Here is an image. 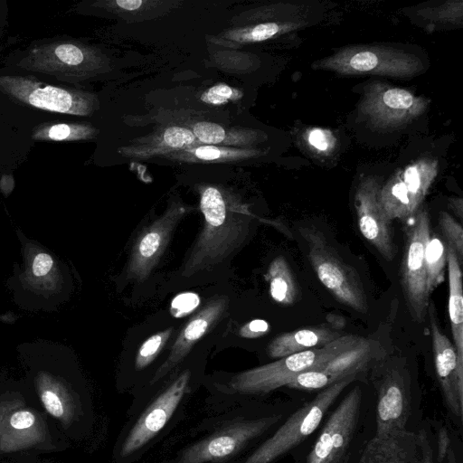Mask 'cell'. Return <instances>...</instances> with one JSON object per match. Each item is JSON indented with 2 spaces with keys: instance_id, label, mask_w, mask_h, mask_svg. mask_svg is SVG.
<instances>
[{
  "instance_id": "6da1fadb",
  "label": "cell",
  "mask_w": 463,
  "mask_h": 463,
  "mask_svg": "<svg viewBox=\"0 0 463 463\" xmlns=\"http://www.w3.org/2000/svg\"><path fill=\"white\" fill-rule=\"evenodd\" d=\"M200 208L204 224L181 269L184 279L222 263L244 241L250 226L248 207L216 186L201 191Z\"/></svg>"
},
{
  "instance_id": "7a4b0ae2",
  "label": "cell",
  "mask_w": 463,
  "mask_h": 463,
  "mask_svg": "<svg viewBox=\"0 0 463 463\" xmlns=\"http://www.w3.org/2000/svg\"><path fill=\"white\" fill-rule=\"evenodd\" d=\"M21 245L22 262H14L6 287L13 300L27 311H57L72 292L68 266L51 250L15 230Z\"/></svg>"
},
{
  "instance_id": "3957f363",
  "label": "cell",
  "mask_w": 463,
  "mask_h": 463,
  "mask_svg": "<svg viewBox=\"0 0 463 463\" xmlns=\"http://www.w3.org/2000/svg\"><path fill=\"white\" fill-rule=\"evenodd\" d=\"M363 339L364 337L356 335H340L326 345L296 353L243 371L231 379L229 388L239 393L270 392L282 386H288L299 373L326 363Z\"/></svg>"
},
{
  "instance_id": "277c9868",
  "label": "cell",
  "mask_w": 463,
  "mask_h": 463,
  "mask_svg": "<svg viewBox=\"0 0 463 463\" xmlns=\"http://www.w3.org/2000/svg\"><path fill=\"white\" fill-rule=\"evenodd\" d=\"M313 69L341 75L373 74L394 78H411L424 69L422 61L403 50L386 46L357 45L338 50L316 61Z\"/></svg>"
},
{
  "instance_id": "5b68a950",
  "label": "cell",
  "mask_w": 463,
  "mask_h": 463,
  "mask_svg": "<svg viewBox=\"0 0 463 463\" xmlns=\"http://www.w3.org/2000/svg\"><path fill=\"white\" fill-rule=\"evenodd\" d=\"M355 378L350 376L320 390L314 399L298 409L243 463H271L304 441L318 428L328 409Z\"/></svg>"
},
{
  "instance_id": "8992f818",
  "label": "cell",
  "mask_w": 463,
  "mask_h": 463,
  "mask_svg": "<svg viewBox=\"0 0 463 463\" xmlns=\"http://www.w3.org/2000/svg\"><path fill=\"white\" fill-rule=\"evenodd\" d=\"M103 63L102 56L92 47L76 42L56 41L31 47L17 66L74 83L97 74Z\"/></svg>"
},
{
  "instance_id": "52a82bcc",
  "label": "cell",
  "mask_w": 463,
  "mask_h": 463,
  "mask_svg": "<svg viewBox=\"0 0 463 463\" xmlns=\"http://www.w3.org/2000/svg\"><path fill=\"white\" fill-rule=\"evenodd\" d=\"M299 232L307 241L308 260L324 287L340 303L366 313V296L356 271L339 258L320 231L303 227Z\"/></svg>"
},
{
  "instance_id": "ba28073f",
  "label": "cell",
  "mask_w": 463,
  "mask_h": 463,
  "mask_svg": "<svg viewBox=\"0 0 463 463\" xmlns=\"http://www.w3.org/2000/svg\"><path fill=\"white\" fill-rule=\"evenodd\" d=\"M0 91L16 103L55 113L90 116L99 108L93 93L42 82L33 76H0Z\"/></svg>"
},
{
  "instance_id": "9c48e42d",
  "label": "cell",
  "mask_w": 463,
  "mask_h": 463,
  "mask_svg": "<svg viewBox=\"0 0 463 463\" xmlns=\"http://www.w3.org/2000/svg\"><path fill=\"white\" fill-rule=\"evenodd\" d=\"M406 227L400 277L402 293L411 317L422 322L430 302L427 288L426 247L430 235V216L419 209Z\"/></svg>"
},
{
  "instance_id": "30bf717a",
  "label": "cell",
  "mask_w": 463,
  "mask_h": 463,
  "mask_svg": "<svg viewBox=\"0 0 463 463\" xmlns=\"http://www.w3.org/2000/svg\"><path fill=\"white\" fill-rule=\"evenodd\" d=\"M429 107L430 99L424 97L382 81H373L364 90L358 115L370 127L391 131L411 123Z\"/></svg>"
},
{
  "instance_id": "8fae6325",
  "label": "cell",
  "mask_w": 463,
  "mask_h": 463,
  "mask_svg": "<svg viewBox=\"0 0 463 463\" xmlns=\"http://www.w3.org/2000/svg\"><path fill=\"white\" fill-rule=\"evenodd\" d=\"M438 168L437 159L420 158L397 170L381 187V203L391 221L411 217L419 210Z\"/></svg>"
},
{
  "instance_id": "7c38bea8",
  "label": "cell",
  "mask_w": 463,
  "mask_h": 463,
  "mask_svg": "<svg viewBox=\"0 0 463 463\" xmlns=\"http://www.w3.org/2000/svg\"><path fill=\"white\" fill-rule=\"evenodd\" d=\"M363 392L351 389L330 414L307 455V463H343L356 430Z\"/></svg>"
},
{
  "instance_id": "4fadbf2b",
  "label": "cell",
  "mask_w": 463,
  "mask_h": 463,
  "mask_svg": "<svg viewBox=\"0 0 463 463\" xmlns=\"http://www.w3.org/2000/svg\"><path fill=\"white\" fill-rule=\"evenodd\" d=\"M376 392L375 437L408 430L411 413V392L409 379L398 367L382 368L374 375Z\"/></svg>"
},
{
  "instance_id": "5bb4252c",
  "label": "cell",
  "mask_w": 463,
  "mask_h": 463,
  "mask_svg": "<svg viewBox=\"0 0 463 463\" xmlns=\"http://www.w3.org/2000/svg\"><path fill=\"white\" fill-rule=\"evenodd\" d=\"M279 416L234 422L190 446L176 463H208L226 458L275 424Z\"/></svg>"
},
{
  "instance_id": "9a60e30c",
  "label": "cell",
  "mask_w": 463,
  "mask_h": 463,
  "mask_svg": "<svg viewBox=\"0 0 463 463\" xmlns=\"http://www.w3.org/2000/svg\"><path fill=\"white\" fill-rule=\"evenodd\" d=\"M378 354L376 345L364 338L326 363L299 373L287 387L302 391L322 390L345 378L357 376L367 369Z\"/></svg>"
},
{
  "instance_id": "2e32d148",
  "label": "cell",
  "mask_w": 463,
  "mask_h": 463,
  "mask_svg": "<svg viewBox=\"0 0 463 463\" xmlns=\"http://www.w3.org/2000/svg\"><path fill=\"white\" fill-rule=\"evenodd\" d=\"M381 184L375 176H365L359 182L354 205L361 234L387 260L394 257L391 220L381 203Z\"/></svg>"
},
{
  "instance_id": "e0dca14e",
  "label": "cell",
  "mask_w": 463,
  "mask_h": 463,
  "mask_svg": "<svg viewBox=\"0 0 463 463\" xmlns=\"http://www.w3.org/2000/svg\"><path fill=\"white\" fill-rule=\"evenodd\" d=\"M185 212L184 206L172 204L142 232L135 241L128 262V279L141 281L148 277L163 254L174 228Z\"/></svg>"
},
{
  "instance_id": "ac0fdd59",
  "label": "cell",
  "mask_w": 463,
  "mask_h": 463,
  "mask_svg": "<svg viewBox=\"0 0 463 463\" xmlns=\"http://www.w3.org/2000/svg\"><path fill=\"white\" fill-rule=\"evenodd\" d=\"M190 372H183L146 408L126 438L120 451L127 457L152 439L166 424L184 395Z\"/></svg>"
},
{
  "instance_id": "d6986e66",
  "label": "cell",
  "mask_w": 463,
  "mask_h": 463,
  "mask_svg": "<svg viewBox=\"0 0 463 463\" xmlns=\"http://www.w3.org/2000/svg\"><path fill=\"white\" fill-rule=\"evenodd\" d=\"M427 312L431 330L435 370L442 396L450 412L460 420L463 411V379L458 375L457 354L453 344L440 330L431 300Z\"/></svg>"
},
{
  "instance_id": "ffe728a7",
  "label": "cell",
  "mask_w": 463,
  "mask_h": 463,
  "mask_svg": "<svg viewBox=\"0 0 463 463\" xmlns=\"http://www.w3.org/2000/svg\"><path fill=\"white\" fill-rule=\"evenodd\" d=\"M228 303L227 298L216 297L187 321L173 343L167 358L154 374L151 383L160 380L182 362L192 347L218 322L226 311Z\"/></svg>"
},
{
  "instance_id": "44dd1931",
  "label": "cell",
  "mask_w": 463,
  "mask_h": 463,
  "mask_svg": "<svg viewBox=\"0 0 463 463\" xmlns=\"http://www.w3.org/2000/svg\"><path fill=\"white\" fill-rule=\"evenodd\" d=\"M46 426L42 418L27 409H16L6 415L0 430V449L16 451L44 440Z\"/></svg>"
},
{
  "instance_id": "7402d4cb",
  "label": "cell",
  "mask_w": 463,
  "mask_h": 463,
  "mask_svg": "<svg viewBox=\"0 0 463 463\" xmlns=\"http://www.w3.org/2000/svg\"><path fill=\"white\" fill-rule=\"evenodd\" d=\"M447 264L449 271V315L453 345L457 354L458 372L459 377L463 379L462 271L461 264L449 246H447Z\"/></svg>"
},
{
  "instance_id": "603a6c76",
  "label": "cell",
  "mask_w": 463,
  "mask_h": 463,
  "mask_svg": "<svg viewBox=\"0 0 463 463\" xmlns=\"http://www.w3.org/2000/svg\"><path fill=\"white\" fill-rule=\"evenodd\" d=\"M340 334L326 326L301 328L281 334L275 337L268 346V354L271 358H282L296 353L320 347L335 340Z\"/></svg>"
},
{
  "instance_id": "cb8c5ba5",
  "label": "cell",
  "mask_w": 463,
  "mask_h": 463,
  "mask_svg": "<svg viewBox=\"0 0 463 463\" xmlns=\"http://www.w3.org/2000/svg\"><path fill=\"white\" fill-rule=\"evenodd\" d=\"M99 130L88 122H44L33 128L34 141L70 142L90 140Z\"/></svg>"
},
{
  "instance_id": "d4e9b609",
  "label": "cell",
  "mask_w": 463,
  "mask_h": 463,
  "mask_svg": "<svg viewBox=\"0 0 463 463\" xmlns=\"http://www.w3.org/2000/svg\"><path fill=\"white\" fill-rule=\"evenodd\" d=\"M266 279L273 300L285 306L292 305L297 301L298 288L291 269L283 256H279L270 262Z\"/></svg>"
},
{
  "instance_id": "484cf974",
  "label": "cell",
  "mask_w": 463,
  "mask_h": 463,
  "mask_svg": "<svg viewBox=\"0 0 463 463\" xmlns=\"http://www.w3.org/2000/svg\"><path fill=\"white\" fill-rule=\"evenodd\" d=\"M227 130L222 126L201 121L193 126L192 132L201 143L212 145L247 146L260 139V134L255 131Z\"/></svg>"
},
{
  "instance_id": "4316f807",
  "label": "cell",
  "mask_w": 463,
  "mask_h": 463,
  "mask_svg": "<svg viewBox=\"0 0 463 463\" xmlns=\"http://www.w3.org/2000/svg\"><path fill=\"white\" fill-rule=\"evenodd\" d=\"M196 143L194 133L185 128L173 126L165 128L159 136L154 137L147 146L141 148L144 156L159 152H175L192 147Z\"/></svg>"
},
{
  "instance_id": "83f0119b",
  "label": "cell",
  "mask_w": 463,
  "mask_h": 463,
  "mask_svg": "<svg viewBox=\"0 0 463 463\" xmlns=\"http://www.w3.org/2000/svg\"><path fill=\"white\" fill-rule=\"evenodd\" d=\"M306 26L307 22L302 19L267 22L240 30L232 37L239 43H257L299 30Z\"/></svg>"
},
{
  "instance_id": "f1b7e54d",
  "label": "cell",
  "mask_w": 463,
  "mask_h": 463,
  "mask_svg": "<svg viewBox=\"0 0 463 463\" xmlns=\"http://www.w3.org/2000/svg\"><path fill=\"white\" fill-rule=\"evenodd\" d=\"M427 288L430 293L443 281L447 264V246L437 234L430 235L426 247Z\"/></svg>"
},
{
  "instance_id": "f546056e",
  "label": "cell",
  "mask_w": 463,
  "mask_h": 463,
  "mask_svg": "<svg viewBox=\"0 0 463 463\" xmlns=\"http://www.w3.org/2000/svg\"><path fill=\"white\" fill-rule=\"evenodd\" d=\"M178 157L182 159H197L200 161H227L241 158H250L259 156V150L234 149L219 147L216 146H199L178 151Z\"/></svg>"
},
{
  "instance_id": "4dcf8cb0",
  "label": "cell",
  "mask_w": 463,
  "mask_h": 463,
  "mask_svg": "<svg viewBox=\"0 0 463 463\" xmlns=\"http://www.w3.org/2000/svg\"><path fill=\"white\" fill-rule=\"evenodd\" d=\"M418 15L432 24L461 26L463 2L462 0H452L437 7L420 8L418 11Z\"/></svg>"
},
{
  "instance_id": "1f68e13d",
  "label": "cell",
  "mask_w": 463,
  "mask_h": 463,
  "mask_svg": "<svg viewBox=\"0 0 463 463\" xmlns=\"http://www.w3.org/2000/svg\"><path fill=\"white\" fill-rule=\"evenodd\" d=\"M173 331V327H169L152 335L142 343L135 360V366L137 370L144 369L156 359L172 336Z\"/></svg>"
},
{
  "instance_id": "d6a6232c",
  "label": "cell",
  "mask_w": 463,
  "mask_h": 463,
  "mask_svg": "<svg viewBox=\"0 0 463 463\" xmlns=\"http://www.w3.org/2000/svg\"><path fill=\"white\" fill-rule=\"evenodd\" d=\"M438 224L445 244L454 250L461 264L463 260V228L461 223L447 212H441L439 215Z\"/></svg>"
},
{
  "instance_id": "836d02e7",
  "label": "cell",
  "mask_w": 463,
  "mask_h": 463,
  "mask_svg": "<svg viewBox=\"0 0 463 463\" xmlns=\"http://www.w3.org/2000/svg\"><path fill=\"white\" fill-rule=\"evenodd\" d=\"M304 138L310 149L318 154L326 155L332 152L336 145V139L333 132L322 128L307 129Z\"/></svg>"
},
{
  "instance_id": "e575fe53",
  "label": "cell",
  "mask_w": 463,
  "mask_h": 463,
  "mask_svg": "<svg viewBox=\"0 0 463 463\" xmlns=\"http://www.w3.org/2000/svg\"><path fill=\"white\" fill-rule=\"evenodd\" d=\"M200 304V298L194 292L177 295L172 301L171 313L176 317H182L194 312Z\"/></svg>"
},
{
  "instance_id": "d590c367",
  "label": "cell",
  "mask_w": 463,
  "mask_h": 463,
  "mask_svg": "<svg viewBox=\"0 0 463 463\" xmlns=\"http://www.w3.org/2000/svg\"><path fill=\"white\" fill-rule=\"evenodd\" d=\"M240 93L226 84H219L209 89L203 96L202 99L207 103L220 105L227 102L229 99H235Z\"/></svg>"
},
{
  "instance_id": "8d00e7d4",
  "label": "cell",
  "mask_w": 463,
  "mask_h": 463,
  "mask_svg": "<svg viewBox=\"0 0 463 463\" xmlns=\"http://www.w3.org/2000/svg\"><path fill=\"white\" fill-rule=\"evenodd\" d=\"M269 331V325L262 319H254L245 324L240 329V335L245 338H257Z\"/></svg>"
},
{
  "instance_id": "74e56055",
  "label": "cell",
  "mask_w": 463,
  "mask_h": 463,
  "mask_svg": "<svg viewBox=\"0 0 463 463\" xmlns=\"http://www.w3.org/2000/svg\"><path fill=\"white\" fill-rule=\"evenodd\" d=\"M450 447V438L448 430L440 427L437 437V460L443 463L448 456Z\"/></svg>"
},
{
  "instance_id": "f35d334b",
  "label": "cell",
  "mask_w": 463,
  "mask_h": 463,
  "mask_svg": "<svg viewBox=\"0 0 463 463\" xmlns=\"http://www.w3.org/2000/svg\"><path fill=\"white\" fill-rule=\"evenodd\" d=\"M420 449V463H434L433 449L425 430L417 433Z\"/></svg>"
},
{
  "instance_id": "ab89813d",
  "label": "cell",
  "mask_w": 463,
  "mask_h": 463,
  "mask_svg": "<svg viewBox=\"0 0 463 463\" xmlns=\"http://www.w3.org/2000/svg\"><path fill=\"white\" fill-rule=\"evenodd\" d=\"M20 404L21 401L17 399L5 400L0 402V430L6 415L11 411L18 409L21 406Z\"/></svg>"
},
{
  "instance_id": "60d3db41",
  "label": "cell",
  "mask_w": 463,
  "mask_h": 463,
  "mask_svg": "<svg viewBox=\"0 0 463 463\" xmlns=\"http://www.w3.org/2000/svg\"><path fill=\"white\" fill-rule=\"evenodd\" d=\"M15 185L14 178L12 174L2 175L0 177V192L5 197H8Z\"/></svg>"
},
{
  "instance_id": "b9f144b4",
  "label": "cell",
  "mask_w": 463,
  "mask_h": 463,
  "mask_svg": "<svg viewBox=\"0 0 463 463\" xmlns=\"http://www.w3.org/2000/svg\"><path fill=\"white\" fill-rule=\"evenodd\" d=\"M115 4L123 10L134 11L139 9L145 2L141 0H118Z\"/></svg>"
},
{
  "instance_id": "7bdbcfd3",
  "label": "cell",
  "mask_w": 463,
  "mask_h": 463,
  "mask_svg": "<svg viewBox=\"0 0 463 463\" xmlns=\"http://www.w3.org/2000/svg\"><path fill=\"white\" fill-rule=\"evenodd\" d=\"M449 208L457 214L460 220L463 218V200L461 197H451L449 199Z\"/></svg>"
},
{
  "instance_id": "ee69618b",
  "label": "cell",
  "mask_w": 463,
  "mask_h": 463,
  "mask_svg": "<svg viewBox=\"0 0 463 463\" xmlns=\"http://www.w3.org/2000/svg\"><path fill=\"white\" fill-rule=\"evenodd\" d=\"M326 320L333 326V329H342L346 324L345 319L335 313H329L326 316Z\"/></svg>"
},
{
  "instance_id": "f6af8a7d",
  "label": "cell",
  "mask_w": 463,
  "mask_h": 463,
  "mask_svg": "<svg viewBox=\"0 0 463 463\" xmlns=\"http://www.w3.org/2000/svg\"><path fill=\"white\" fill-rule=\"evenodd\" d=\"M17 316L10 311L0 316V320L4 323L13 324L16 321Z\"/></svg>"
},
{
  "instance_id": "bcb514c9",
  "label": "cell",
  "mask_w": 463,
  "mask_h": 463,
  "mask_svg": "<svg viewBox=\"0 0 463 463\" xmlns=\"http://www.w3.org/2000/svg\"><path fill=\"white\" fill-rule=\"evenodd\" d=\"M407 463H420V458L415 459V460L411 461V462H407Z\"/></svg>"
}]
</instances>
